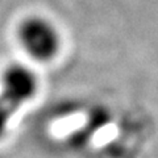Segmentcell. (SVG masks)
Here are the masks:
<instances>
[{"label":"cell","mask_w":158,"mask_h":158,"mask_svg":"<svg viewBox=\"0 0 158 158\" xmlns=\"http://www.w3.org/2000/svg\"><path fill=\"white\" fill-rule=\"evenodd\" d=\"M38 90V78L29 66L12 63L2 74L0 81V138L9 127L12 117Z\"/></svg>","instance_id":"1"},{"label":"cell","mask_w":158,"mask_h":158,"mask_svg":"<svg viewBox=\"0 0 158 158\" xmlns=\"http://www.w3.org/2000/svg\"><path fill=\"white\" fill-rule=\"evenodd\" d=\"M16 37L29 57L38 62H49L61 50V33L50 19L29 15L19 23Z\"/></svg>","instance_id":"2"}]
</instances>
